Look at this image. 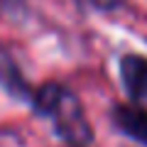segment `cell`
Returning <instances> with one entry per match:
<instances>
[{
	"instance_id": "obj_3",
	"label": "cell",
	"mask_w": 147,
	"mask_h": 147,
	"mask_svg": "<svg viewBox=\"0 0 147 147\" xmlns=\"http://www.w3.org/2000/svg\"><path fill=\"white\" fill-rule=\"evenodd\" d=\"M120 76L132 100H147V59L125 54L120 59Z\"/></svg>"
},
{
	"instance_id": "obj_4",
	"label": "cell",
	"mask_w": 147,
	"mask_h": 147,
	"mask_svg": "<svg viewBox=\"0 0 147 147\" xmlns=\"http://www.w3.org/2000/svg\"><path fill=\"white\" fill-rule=\"evenodd\" d=\"M0 84L5 86V91H10V96H15V98L34 100V93L27 88V84L20 76V69H17L15 61H12L7 54H3V52H0Z\"/></svg>"
},
{
	"instance_id": "obj_1",
	"label": "cell",
	"mask_w": 147,
	"mask_h": 147,
	"mask_svg": "<svg viewBox=\"0 0 147 147\" xmlns=\"http://www.w3.org/2000/svg\"><path fill=\"white\" fill-rule=\"evenodd\" d=\"M34 110L49 118L54 132L69 147H91L93 145V127L86 118L81 100L69 88L59 84H44L34 93Z\"/></svg>"
},
{
	"instance_id": "obj_2",
	"label": "cell",
	"mask_w": 147,
	"mask_h": 147,
	"mask_svg": "<svg viewBox=\"0 0 147 147\" xmlns=\"http://www.w3.org/2000/svg\"><path fill=\"white\" fill-rule=\"evenodd\" d=\"M110 120L115 125L118 132L127 135L130 140H137L147 147V110H142L140 105H127V103H118L110 110Z\"/></svg>"
}]
</instances>
